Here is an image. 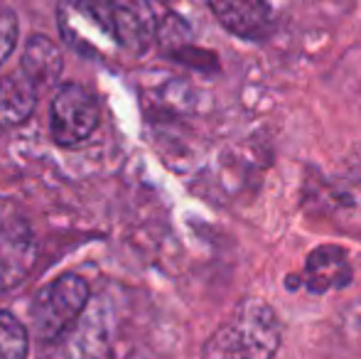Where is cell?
Returning <instances> with one entry per match:
<instances>
[{"instance_id":"obj_1","label":"cell","mask_w":361,"mask_h":359,"mask_svg":"<svg viewBox=\"0 0 361 359\" xmlns=\"http://www.w3.org/2000/svg\"><path fill=\"white\" fill-rule=\"evenodd\" d=\"M302 209L337 234L361 239V148L339 160L337 168L305 178Z\"/></svg>"},{"instance_id":"obj_2","label":"cell","mask_w":361,"mask_h":359,"mask_svg":"<svg viewBox=\"0 0 361 359\" xmlns=\"http://www.w3.org/2000/svg\"><path fill=\"white\" fill-rule=\"evenodd\" d=\"M283 340L278 312L261 298H248L202 347V359H273Z\"/></svg>"},{"instance_id":"obj_3","label":"cell","mask_w":361,"mask_h":359,"mask_svg":"<svg viewBox=\"0 0 361 359\" xmlns=\"http://www.w3.org/2000/svg\"><path fill=\"white\" fill-rule=\"evenodd\" d=\"M89 296L91 291L86 281L79 276H72V273L39 288V293L32 300V308H30L35 337H39L42 342H52L62 337V332L72 327L76 317L81 315V310L89 303Z\"/></svg>"},{"instance_id":"obj_4","label":"cell","mask_w":361,"mask_h":359,"mask_svg":"<svg viewBox=\"0 0 361 359\" xmlns=\"http://www.w3.org/2000/svg\"><path fill=\"white\" fill-rule=\"evenodd\" d=\"M59 23L64 37L86 54H101L118 44L114 28V0H62Z\"/></svg>"},{"instance_id":"obj_5","label":"cell","mask_w":361,"mask_h":359,"mask_svg":"<svg viewBox=\"0 0 361 359\" xmlns=\"http://www.w3.org/2000/svg\"><path fill=\"white\" fill-rule=\"evenodd\" d=\"M99 126V101L79 84H64L52 101V138L59 145L86 140Z\"/></svg>"},{"instance_id":"obj_6","label":"cell","mask_w":361,"mask_h":359,"mask_svg":"<svg viewBox=\"0 0 361 359\" xmlns=\"http://www.w3.org/2000/svg\"><path fill=\"white\" fill-rule=\"evenodd\" d=\"M37 256L35 234L8 205L0 207V291L13 288L30 273Z\"/></svg>"},{"instance_id":"obj_7","label":"cell","mask_w":361,"mask_h":359,"mask_svg":"<svg viewBox=\"0 0 361 359\" xmlns=\"http://www.w3.org/2000/svg\"><path fill=\"white\" fill-rule=\"evenodd\" d=\"M162 18L152 0H114V28L118 47L130 54H143L157 39Z\"/></svg>"},{"instance_id":"obj_8","label":"cell","mask_w":361,"mask_h":359,"mask_svg":"<svg viewBox=\"0 0 361 359\" xmlns=\"http://www.w3.org/2000/svg\"><path fill=\"white\" fill-rule=\"evenodd\" d=\"M209 8L226 32L246 42H261L273 30L268 0H209Z\"/></svg>"},{"instance_id":"obj_9","label":"cell","mask_w":361,"mask_h":359,"mask_svg":"<svg viewBox=\"0 0 361 359\" xmlns=\"http://www.w3.org/2000/svg\"><path fill=\"white\" fill-rule=\"evenodd\" d=\"M354 269L349 254L337 244H322L312 249L305 259L302 269V286L310 293H329V291H342L352 283Z\"/></svg>"},{"instance_id":"obj_10","label":"cell","mask_w":361,"mask_h":359,"mask_svg":"<svg viewBox=\"0 0 361 359\" xmlns=\"http://www.w3.org/2000/svg\"><path fill=\"white\" fill-rule=\"evenodd\" d=\"M37 84L20 69L0 79V126H18L32 114Z\"/></svg>"},{"instance_id":"obj_11","label":"cell","mask_w":361,"mask_h":359,"mask_svg":"<svg viewBox=\"0 0 361 359\" xmlns=\"http://www.w3.org/2000/svg\"><path fill=\"white\" fill-rule=\"evenodd\" d=\"M62 62L64 59L57 44L49 37H44V35H35V37H30L27 47H25L20 69H23L37 87L39 84L44 87V84H52L54 79L62 74V67H64Z\"/></svg>"},{"instance_id":"obj_12","label":"cell","mask_w":361,"mask_h":359,"mask_svg":"<svg viewBox=\"0 0 361 359\" xmlns=\"http://www.w3.org/2000/svg\"><path fill=\"white\" fill-rule=\"evenodd\" d=\"M157 44L165 54L177 57L180 52H185L187 47H192V30L180 15L167 13L162 15V23L157 28Z\"/></svg>"},{"instance_id":"obj_13","label":"cell","mask_w":361,"mask_h":359,"mask_svg":"<svg viewBox=\"0 0 361 359\" xmlns=\"http://www.w3.org/2000/svg\"><path fill=\"white\" fill-rule=\"evenodd\" d=\"M27 330L10 312L0 310V359H25L27 357Z\"/></svg>"},{"instance_id":"obj_14","label":"cell","mask_w":361,"mask_h":359,"mask_svg":"<svg viewBox=\"0 0 361 359\" xmlns=\"http://www.w3.org/2000/svg\"><path fill=\"white\" fill-rule=\"evenodd\" d=\"M15 39H18V18L8 10L0 13V64L10 57L15 47Z\"/></svg>"}]
</instances>
